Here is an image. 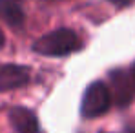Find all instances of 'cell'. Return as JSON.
<instances>
[{
	"label": "cell",
	"mask_w": 135,
	"mask_h": 133,
	"mask_svg": "<svg viewBox=\"0 0 135 133\" xmlns=\"http://www.w3.org/2000/svg\"><path fill=\"white\" fill-rule=\"evenodd\" d=\"M80 49V38L75 31L68 27H59L42 35L35 44L33 51L44 57H64L73 51Z\"/></svg>",
	"instance_id": "1"
},
{
	"label": "cell",
	"mask_w": 135,
	"mask_h": 133,
	"mask_svg": "<svg viewBox=\"0 0 135 133\" xmlns=\"http://www.w3.org/2000/svg\"><path fill=\"white\" fill-rule=\"evenodd\" d=\"M112 106V93L108 86L100 80L91 82L86 88L82 95V102H80V113L86 119H95L104 115Z\"/></svg>",
	"instance_id": "2"
},
{
	"label": "cell",
	"mask_w": 135,
	"mask_h": 133,
	"mask_svg": "<svg viewBox=\"0 0 135 133\" xmlns=\"http://www.w3.org/2000/svg\"><path fill=\"white\" fill-rule=\"evenodd\" d=\"M29 80V69L17 64H0V93L22 88Z\"/></svg>",
	"instance_id": "3"
},
{
	"label": "cell",
	"mask_w": 135,
	"mask_h": 133,
	"mask_svg": "<svg viewBox=\"0 0 135 133\" xmlns=\"http://www.w3.org/2000/svg\"><path fill=\"white\" fill-rule=\"evenodd\" d=\"M7 117L17 133H40V124L37 115L27 108H22V106L11 108Z\"/></svg>",
	"instance_id": "4"
},
{
	"label": "cell",
	"mask_w": 135,
	"mask_h": 133,
	"mask_svg": "<svg viewBox=\"0 0 135 133\" xmlns=\"http://www.w3.org/2000/svg\"><path fill=\"white\" fill-rule=\"evenodd\" d=\"M0 17L11 29H20L24 26L22 0H0Z\"/></svg>",
	"instance_id": "5"
},
{
	"label": "cell",
	"mask_w": 135,
	"mask_h": 133,
	"mask_svg": "<svg viewBox=\"0 0 135 133\" xmlns=\"http://www.w3.org/2000/svg\"><path fill=\"white\" fill-rule=\"evenodd\" d=\"M108 2H112L113 6H117V7H124V6L132 4V0H108Z\"/></svg>",
	"instance_id": "6"
},
{
	"label": "cell",
	"mask_w": 135,
	"mask_h": 133,
	"mask_svg": "<svg viewBox=\"0 0 135 133\" xmlns=\"http://www.w3.org/2000/svg\"><path fill=\"white\" fill-rule=\"evenodd\" d=\"M132 80H133V86H135V64L132 67Z\"/></svg>",
	"instance_id": "7"
},
{
	"label": "cell",
	"mask_w": 135,
	"mask_h": 133,
	"mask_svg": "<svg viewBox=\"0 0 135 133\" xmlns=\"http://www.w3.org/2000/svg\"><path fill=\"white\" fill-rule=\"evenodd\" d=\"M2 46H4V33L0 31V47H2Z\"/></svg>",
	"instance_id": "8"
}]
</instances>
